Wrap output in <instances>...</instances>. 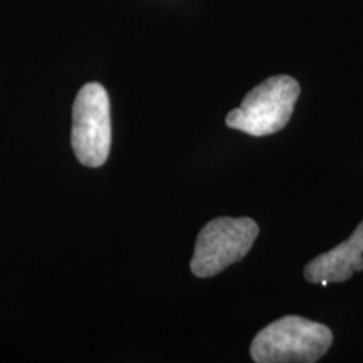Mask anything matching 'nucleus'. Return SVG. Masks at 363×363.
<instances>
[{"label": "nucleus", "mask_w": 363, "mask_h": 363, "mask_svg": "<svg viewBox=\"0 0 363 363\" xmlns=\"http://www.w3.org/2000/svg\"><path fill=\"white\" fill-rule=\"evenodd\" d=\"M301 88L291 76H272L244 96L239 108L227 115L225 125L252 136L278 133L291 120Z\"/></svg>", "instance_id": "f03ea898"}, {"label": "nucleus", "mask_w": 363, "mask_h": 363, "mask_svg": "<svg viewBox=\"0 0 363 363\" xmlns=\"http://www.w3.org/2000/svg\"><path fill=\"white\" fill-rule=\"evenodd\" d=\"M259 225L249 217H219L199 233L190 269L197 278H212L247 256Z\"/></svg>", "instance_id": "7ed1b4c3"}, {"label": "nucleus", "mask_w": 363, "mask_h": 363, "mask_svg": "<svg viewBox=\"0 0 363 363\" xmlns=\"http://www.w3.org/2000/svg\"><path fill=\"white\" fill-rule=\"evenodd\" d=\"M71 145L84 167L98 169L108 160L111 148L110 96L99 83L84 84L74 99Z\"/></svg>", "instance_id": "20e7f679"}, {"label": "nucleus", "mask_w": 363, "mask_h": 363, "mask_svg": "<svg viewBox=\"0 0 363 363\" xmlns=\"http://www.w3.org/2000/svg\"><path fill=\"white\" fill-rule=\"evenodd\" d=\"M363 271V220L345 242L320 254L305 267V278L311 284L343 283Z\"/></svg>", "instance_id": "39448f33"}, {"label": "nucleus", "mask_w": 363, "mask_h": 363, "mask_svg": "<svg viewBox=\"0 0 363 363\" xmlns=\"http://www.w3.org/2000/svg\"><path fill=\"white\" fill-rule=\"evenodd\" d=\"M333 333L303 316H283L256 335L251 357L256 363H315L330 350Z\"/></svg>", "instance_id": "f257e3e1"}]
</instances>
